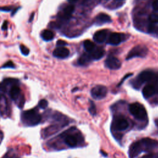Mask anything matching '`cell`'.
I'll return each mask as SVG.
<instances>
[{
	"label": "cell",
	"instance_id": "34",
	"mask_svg": "<svg viewBox=\"0 0 158 158\" xmlns=\"http://www.w3.org/2000/svg\"><path fill=\"white\" fill-rule=\"evenodd\" d=\"M115 1H123V0H115Z\"/></svg>",
	"mask_w": 158,
	"mask_h": 158
},
{
	"label": "cell",
	"instance_id": "31",
	"mask_svg": "<svg viewBox=\"0 0 158 158\" xmlns=\"http://www.w3.org/2000/svg\"><path fill=\"white\" fill-rule=\"evenodd\" d=\"M7 27H8V22L7 20L4 21L2 25V30H6L7 29Z\"/></svg>",
	"mask_w": 158,
	"mask_h": 158
},
{
	"label": "cell",
	"instance_id": "18",
	"mask_svg": "<svg viewBox=\"0 0 158 158\" xmlns=\"http://www.w3.org/2000/svg\"><path fill=\"white\" fill-rule=\"evenodd\" d=\"M65 143L70 147H75L77 144V139L73 135H67L65 138Z\"/></svg>",
	"mask_w": 158,
	"mask_h": 158
},
{
	"label": "cell",
	"instance_id": "27",
	"mask_svg": "<svg viewBox=\"0 0 158 158\" xmlns=\"http://www.w3.org/2000/svg\"><path fill=\"white\" fill-rule=\"evenodd\" d=\"M89 111L90 114L93 115H95L96 113V109L95 105L92 101H90V106L89 107Z\"/></svg>",
	"mask_w": 158,
	"mask_h": 158
},
{
	"label": "cell",
	"instance_id": "25",
	"mask_svg": "<svg viewBox=\"0 0 158 158\" xmlns=\"http://www.w3.org/2000/svg\"><path fill=\"white\" fill-rule=\"evenodd\" d=\"M15 9V7H14L13 6H3L0 7V10L2 12H13V10Z\"/></svg>",
	"mask_w": 158,
	"mask_h": 158
},
{
	"label": "cell",
	"instance_id": "15",
	"mask_svg": "<svg viewBox=\"0 0 158 158\" xmlns=\"http://www.w3.org/2000/svg\"><path fill=\"white\" fill-rule=\"evenodd\" d=\"M104 54L105 51L102 48H97L96 49L94 48L90 56L92 59L99 60L104 56Z\"/></svg>",
	"mask_w": 158,
	"mask_h": 158
},
{
	"label": "cell",
	"instance_id": "33",
	"mask_svg": "<svg viewBox=\"0 0 158 158\" xmlns=\"http://www.w3.org/2000/svg\"><path fill=\"white\" fill-rule=\"evenodd\" d=\"M68 1V2H69V3H70L71 4H73V3H75L78 0H67Z\"/></svg>",
	"mask_w": 158,
	"mask_h": 158
},
{
	"label": "cell",
	"instance_id": "20",
	"mask_svg": "<svg viewBox=\"0 0 158 158\" xmlns=\"http://www.w3.org/2000/svg\"><path fill=\"white\" fill-rule=\"evenodd\" d=\"M7 102L6 97L4 95L0 96V110L2 113H4L7 111Z\"/></svg>",
	"mask_w": 158,
	"mask_h": 158
},
{
	"label": "cell",
	"instance_id": "1",
	"mask_svg": "<svg viewBox=\"0 0 158 158\" xmlns=\"http://www.w3.org/2000/svg\"><path fill=\"white\" fill-rule=\"evenodd\" d=\"M41 115L35 109L26 110L22 114V120L28 125H37L41 120Z\"/></svg>",
	"mask_w": 158,
	"mask_h": 158
},
{
	"label": "cell",
	"instance_id": "7",
	"mask_svg": "<svg viewBox=\"0 0 158 158\" xmlns=\"http://www.w3.org/2000/svg\"><path fill=\"white\" fill-rule=\"evenodd\" d=\"M105 65L109 69L117 70L121 67V62L117 57L113 56H110L106 59Z\"/></svg>",
	"mask_w": 158,
	"mask_h": 158
},
{
	"label": "cell",
	"instance_id": "4",
	"mask_svg": "<svg viewBox=\"0 0 158 158\" xmlns=\"http://www.w3.org/2000/svg\"><path fill=\"white\" fill-rule=\"evenodd\" d=\"M157 80V77L154 72L151 70H144L138 76L136 83H138L139 85L144 82H154Z\"/></svg>",
	"mask_w": 158,
	"mask_h": 158
},
{
	"label": "cell",
	"instance_id": "28",
	"mask_svg": "<svg viewBox=\"0 0 158 158\" xmlns=\"http://www.w3.org/2000/svg\"><path fill=\"white\" fill-rule=\"evenodd\" d=\"M142 158H158V152L148 154L146 156H144Z\"/></svg>",
	"mask_w": 158,
	"mask_h": 158
},
{
	"label": "cell",
	"instance_id": "23",
	"mask_svg": "<svg viewBox=\"0 0 158 158\" xmlns=\"http://www.w3.org/2000/svg\"><path fill=\"white\" fill-rule=\"evenodd\" d=\"M150 22L152 23H158V15L156 14H151L148 18Z\"/></svg>",
	"mask_w": 158,
	"mask_h": 158
},
{
	"label": "cell",
	"instance_id": "13",
	"mask_svg": "<svg viewBox=\"0 0 158 158\" xmlns=\"http://www.w3.org/2000/svg\"><path fill=\"white\" fill-rule=\"evenodd\" d=\"M122 35L118 33H112L108 39V43L111 45H118L122 42Z\"/></svg>",
	"mask_w": 158,
	"mask_h": 158
},
{
	"label": "cell",
	"instance_id": "10",
	"mask_svg": "<svg viewBox=\"0 0 158 158\" xmlns=\"http://www.w3.org/2000/svg\"><path fill=\"white\" fill-rule=\"evenodd\" d=\"M156 89L155 87V85L152 83H149L146 85L142 91V93L143 96L145 98H149L153 96L156 93Z\"/></svg>",
	"mask_w": 158,
	"mask_h": 158
},
{
	"label": "cell",
	"instance_id": "11",
	"mask_svg": "<svg viewBox=\"0 0 158 158\" xmlns=\"http://www.w3.org/2000/svg\"><path fill=\"white\" fill-rule=\"evenodd\" d=\"M107 31L106 30H101L96 31L93 35V40L98 43H102L106 40Z\"/></svg>",
	"mask_w": 158,
	"mask_h": 158
},
{
	"label": "cell",
	"instance_id": "29",
	"mask_svg": "<svg viewBox=\"0 0 158 158\" xmlns=\"http://www.w3.org/2000/svg\"><path fill=\"white\" fill-rule=\"evenodd\" d=\"M65 45H67V43L65 41H63V40H58L56 43V46L57 47H64Z\"/></svg>",
	"mask_w": 158,
	"mask_h": 158
},
{
	"label": "cell",
	"instance_id": "19",
	"mask_svg": "<svg viewBox=\"0 0 158 158\" xmlns=\"http://www.w3.org/2000/svg\"><path fill=\"white\" fill-rule=\"evenodd\" d=\"M54 33L49 30H44L41 33V36L44 41H49L54 38Z\"/></svg>",
	"mask_w": 158,
	"mask_h": 158
},
{
	"label": "cell",
	"instance_id": "22",
	"mask_svg": "<svg viewBox=\"0 0 158 158\" xmlns=\"http://www.w3.org/2000/svg\"><path fill=\"white\" fill-rule=\"evenodd\" d=\"M15 67V64L11 60H9L4 64L1 67V69H14Z\"/></svg>",
	"mask_w": 158,
	"mask_h": 158
},
{
	"label": "cell",
	"instance_id": "6",
	"mask_svg": "<svg viewBox=\"0 0 158 158\" xmlns=\"http://www.w3.org/2000/svg\"><path fill=\"white\" fill-rule=\"evenodd\" d=\"M107 93V88L102 85H97L91 89V94L93 98L101 99L106 97Z\"/></svg>",
	"mask_w": 158,
	"mask_h": 158
},
{
	"label": "cell",
	"instance_id": "21",
	"mask_svg": "<svg viewBox=\"0 0 158 158\" xmlns=\"http://www.w3.org/2000/svg\"><path fill=\"white\" fill-rule=\"evenodd\" d=\"M83 46L85 49L88 52L93 51L95 48V44L90 40H86L83 43Z\"/></svg>",
	"mask_w": 158,
	"mask_h": 158
},
{
	"label": "cell",
	"instance_id": "14",
	"mask_svg": "<svg viewBox=\"0 0 158 158\" xmlns=\"http://www.w3.org/2000/svg\"><path fill=\"white\" fill-rule=\"evenodd\" d=\"M97 23L101 25L106 23H109L112 21L110 17L106 14L100 13L95 18Z\"/></svg>",
	"mask_w": 158,
	"mask_h": 158
},
{
	"label": "cell",
	"instance_id": "5",
	"mask_svg": "<svg viewBox=\"0 0 158 158\" xmlns=\"http://www.w3.org/2000/svg\"><path fill=\"white\" fill-rule=\"evenodd\" d=\"M140 146V148L142 151H151L158 146V141L151 138H143L138 141Z\"/></svg>",
	"mask_w": 158,
	"mask_h": 158
},
{
	"label": "cell",
	"instance_id": "8",
	"mask_svg": "<svg viewBox=\"0 0 158 158\" xmlns=\"http://www.w3.org/2000/svg\"><path fill=\"white\" fill-rule=\"evenodd\" d=\"M114 127L117 130L123 131L126 130L128 126L129 123L128 121L122 117H117L114 122Z\"/></svg>",
	"mask_w": 158,
	"mask_h": 158
},
{
	"label": "cell",
	"instance_id": "3",
	"mask_svg": "<svg viewBox=\"0 0 158 158\" xmlns=\"http://www.w3.org/2000/svg\"><path fill=\"white\" fill-rule=\"evenodd\" d=\"M148 52V48L143 45H138L133 48L128 53L126 59L129 60L134 57H144Z\"/></svg>",
	"mask_w": 158,
	"mask_h": 158
},
{
	"label": "cell",
	"instance_id": "2",
	"mask_svg": "<svg viewBox=\"0 0 158 158\" xmlns=\"http://www.w3.org/2000/svg\"><path fill=\"white\" fill-rule=\"evenodd\" d=\"M129 112L136 119L144 120L147 117V112L145 107L139 102L131 104L128 107Z\"/></svg>",
	"mask_w": 158,
	"mask_h": 158
},
{
	"label": "cell",
	"instance_id": "16",
	"mask_svg": "<svg viewBox=\"0 0 158 158\" xmlns=\"http://www.w3.org/2000/svg\"><path fill=\"white\" fill-rule=\"evenodd\" d=\"M20 93V89L17 85H14L10 88L9 91V95L12 99L16 100Z\"/></svg>",
	"mask_w": 158,
	"mask_h": 158
},
{
	"label": "cell",
	"instance_id": "32",
	"mask_svg": "<svg viewBox=\"0 0 158 158\" xmlns=\"http://www.w3.org/2000/svg\"><path fill=\"white\" fill-rule=\"evenodd\" d=\"M34 16H35V13H34V12L31 13V15H30V19H29V20H28V22H31L33 20V18H34Z\"/></svg>",
	"mask_w": 158,
	"mask_h": 158
},
{
	"label": "cell",
	"instance_id": "24",
	"mask_svg": "<svg viewBox=\"0 0 158 158\" xmlns=\"http://www.w3.org/2000/svg\"><path fill=\"white\" fill-rule=\"evenodd\" d=\"M20 50L21 51V53L24 56H28L30 53L29 49L27 46L23 44L20 45Z\"/></svg>",
	"mask_w": 158,
	"mask_h": 158
},
{
	"label": "cell",
	"instance_id": "17",
	"mask_svg": "<svg viewBox=\"0 0 158 158\" xmlns=\"http://www.w3.org/2000/svg\"><path fill=\"white\" fill-rule=\"evenodd\" d=\"M91 57L90 56V54H82L78 59V64H80V65H85L86 64H88L89 62H90L91 60Z\"/></svg>",
	"mask_w": 158,
	"mask_h": 158
},
{
	"label": "cell",
	"instance_id": "26",
	"mask_svg": "<svg viewBox=\"0 0 158 158\" xmlns=\"http://www.w3.org/2000/svg\"><path fill=\"white\" fill-rule=\"evenodd\" d=\"M48 105V101H47L46 99H44L40 100V102H39V103H38L39 107H40L41 109H46V108L47 107Z\"/></svg>",
	"mask_w": 158,
	"mask_h": 158
},
{
	"label": "cell",
	"instance_id": "30",
	"mask_svg": "<svg viewBox=\"0 0 158 158\" xmlns=\"http://www.w3.org/2000/svg\"><path fill=\"white\" fill-rule=\"evenodd\" d=\"M152 6L154 10L158 11V0H154L152 4Z\"/></svg>",
	"mask_w": 158,
	"mask_h": 158
},
{
	"label": "cell",
	"instance_id": "9",
	"mask_svg": "<svg viewBox=\"0 0 158 158\" xmlns=\"http://www.w3.org/2000/svg\"><path fill=\"white\" fill-rule=\"evenodd\" d=\"M69 50L65 47H57L53 51V56L59 59H64L69 56Z\"/></svg>",
	"mask_w": 158,
	"mask_h": 158
},
{
	"label": "cell",
	"instance_id": "12",
	"mask_svg": "<svg viewBox=\"0 0 158 158\" xmlns=\"http://www.w3.org/2000/svg\"><path fill=\"white\" fill-rule=\"evenodd\" d=\"M75 10V6L73 4H69L64 9L63 12L60 15V18L63 20H67L69 19L72 14H73V11Z\"/></svg>",
	"mask_w": 158,
	"mask_h": 158
}]
</instances>
